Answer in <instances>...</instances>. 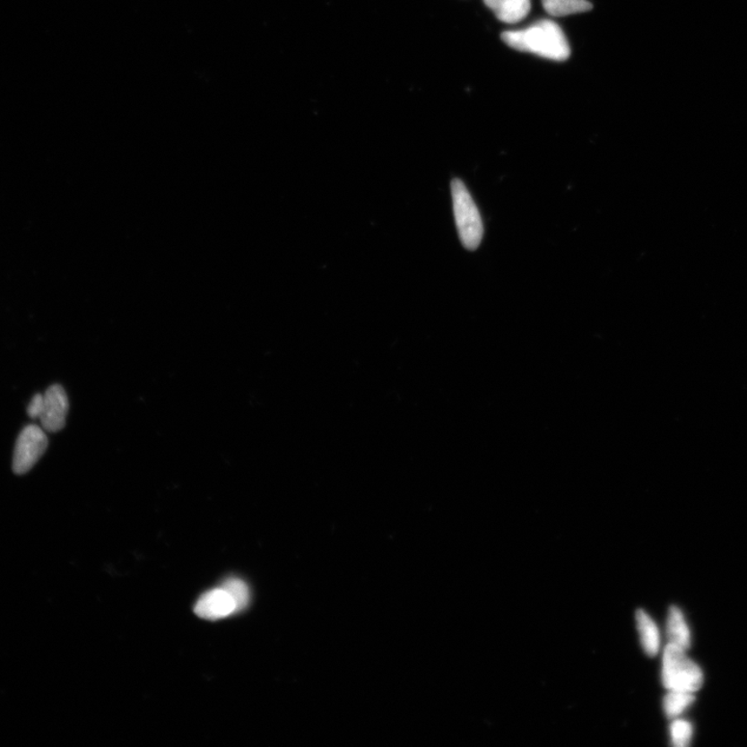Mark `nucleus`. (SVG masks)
<instances>
[{
  "label": "nucleus",
  "instance_id": "nucleus-1",
  "mask_svg": "<svg viewBox=\"0 0 747 747\" xmlns=\"http://www.w3.org/2000/svg\"><path fill=\"white\" fill-rule=\"evenodd\" d=\"M501 39L508 48L552 61L564 62L571 55L563 30L552 20H540L526 30L502 32Z\"/></svg>",
  "mask_w": 747,
  "mask_h": 747
},
{
  "label": "nucleus",
  "instance_id": "nucleus-2",
  "mask_svg": "<svg viewBox=\"0 0 747 747\" xmlns=\"http://www.w3.org/2000/svg\"><path fill=\"white\" fill-rule=\"evenodd\" d=\"M451 189L456 226L463 247L468 250L477 249L484 235V227L477 204L465 183L459 178H454Z\"/></svg>",
  "mask_w": 747,
  "mask_h": 747
},
{
  "label": "nucleus",
  "instance_id": "nucleus-3",
  "mask_svg": "<svg viewBox=\"0 0 747 747\" xmlns=\"http://www.w3.org/2000/svg\"><path fill=\"white\" fill-rule=\"evenodd\" d=\"M661 678L667 691L696 692L704 683L699 666L687 657L685 650L671 643L664 649Z\"/></svg>",
  "mask_w": 747,
  "mask_h": 747
},
{
  "label": "nucleus",
  "instance_id": "nucleus-4",
  "mask_svg": "<svg viewBox=\"0 0 747 747\" xmlns=\"http://www.w3.org/2000/svg\"><path fill=\"white\" fill-rule=\"evenodd\" d=\"M42 427L26 426L20 432L13 456V471L16 474L28 473L48 447V435Z\"/></svg>",
  "mask_w": 747,
  "mask_h": 747
},
{
  "label": "nucleus",
  "instance_id": "nucleus-5",
  "mask_svg": "<svg viewBox=\"0 0 747 747\" xmlns=\"http://www.w3.org/2000/svg\"><path fill=\"white\" fill-rule=\"evenodd\" d=\"M69 412L68 395L65 389L55 385L44 394V407L39 421L46 432H58L65 426Z\"/></svg>",
  "mask_w": 747,
  "mask_h": 747
},
{
  "label": "nucleus",
  "instance_id": "nucleus-6",
  "mask_svg": "<svg viewBox=\"0 0 747 747\" xmlns=\"http://www.w3.org/2000/svg\"><path fill=\"white\" fill-rule=\"evenodd\" d=\"M195 612L202 619L215 621L227 618L238 612L235 600L221 586L204 593L198 599Z\"/></svg>",
  "mask_w": 747,
  "mask_h": 747
},
{
  "label": "nucleus",
  "instance_id": "nucleus-7",
  "mask_svg": "<svg viewBox=\"0 0 747 747\" xmlns=\"http://www.w3.org/2000/svg\"><path fill=\"white\" fill-rule=\"evenodd\" d=\"M484 3L499 22L508 24L522 22L531 11V0H484Z\"/></svg>",
  "mask_w": 747,
  "mask_h": 747
},
{
  "label": "nucleus",
  "instance_id": "nucleus-8",
  "mask_svg": "<svg viewBox=\"0 0 747 747\" xmlns=\"http://www.w3.org/2000/svg\"><path fill=\"white\" fill-rule=\"evenodd\" d=\"M666 633L670 643L685 651L691 647V631L682 612L676 606L670 608L667 616Z\"/></svg>",
  "mask_w": 747,
  "mask_h": 747
},
{
  "label": "nucleus",
  "instance_id": "nucleus-9",
  "mask_svg": "<svg viewBox=\"0 0 747 747\" xmlns=\"http://www.w3.org/2000/svg\"><path fill=\"white\" fill-rule=\"evenodd\" d=\"M637 625L640 636V643L647 656H657L660 647V634L658 627L643 610L637 612Z\"/></svg>",
  "mask_w": 747,
  "mask_h": 747
},
{
  "label": "nucleus",
  "instance_id": "nucleus-10",
  "mask_svg": "<svg viewBox=\"0 0 747 747\" xmlns=\"http://www.w3.org/2000/svg\"><path fill=\"white\" fill-rule=\"evenodd\" d=\"M545 11L553 17H564L591 11L593 5L587 0H542Z\"/></svg>",
  "mask_w": 747,
  "mask_h": 747
},
{
  "label": "nucleus",
  "instance_id": "nucleus-11",
  "mask_svg": "<svg viewBox=\"0 0 747 747\" xmlns=\"http://www.w3.org/2000/svg\"><path fill=\"white\" fill-rule=\"evenodd\" d=\"M694 692L669 691L664 699V709L669 718H677L694 702Z\"/></svg>",
  "mask_w": 747,
  "mask_h": 747
},
{
  "label": "nucleus",
  "instance_id": "nucleus-12",
  "mask_svg": "<svg viewBox=\"0 0 747 747\" xmlns=\"http://www.w3.org/2000/svg\"><path fill=\"white\" fill-rule=\"evenodd\" d=\"M224 590H227L233 597L237 605V612H239L247 608L249 604V588L244 581L239 578H229L222 584Z\"/></svg>",
  "mask_w": 747,
  "mask_h": 747
},
{
  "label": "nucleus",
  "instance_id": "nucleus-13",
  "mask_svg": "<svg viewBox=\"0 0 747 747\" xmlns=\"http://www.w3.org/2000/svg\"><path fill=\"white\" fill-rule=\"evenodd\" d=\"M670 731L673 745L685 747L691 743L692 737V725L691 723L683 719L673 720Z\"/></svg>",
  "mask_w": 747,
  "mask_h": 747
},
{
  "label": "nucleus",
  "instance_id": "nucleus-14",
  "mask_svg": "<svg viewBox=\"0 0 747 747\" xmlns=\"http://www.w3.org/2000/svg\"><path fill=\"white\" fill-rule=\"evenodd\" d=\"M44 395L37 394L28 406V414L31 419H39L43 413Z\"/></svg>",
  "mask_w": 747,
  "mask_h": 747
}]
</instances>
